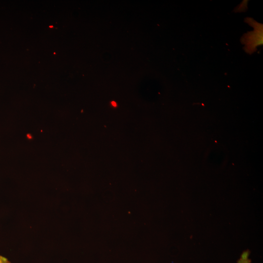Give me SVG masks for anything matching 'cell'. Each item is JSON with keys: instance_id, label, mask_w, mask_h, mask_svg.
I'll return each instance as SVG.
<instances>
[{"instance_id": "6da1fadb", "label": "cell", "mask_w": 263, "mask_h": 263, "mask_svg": "<svg viewBox=\"0 0 263 263\" xmlns=\"http://www.w3.org/2000/svg\"><path fill=\"white\" fill-rule=\"evenodd\" d=\"M249 252L245 251L243 253L241 258L238 261L237 263H251V260L249 259Z\"/></svg>"}, {"instance_id": "3957f363", "label": "cell", "mask_w": 263, "mask_h": 263, "mask_svg": "<svg viewBox=\"0 0 263 263\" xmlns=\"http://www.w3.org/2000/svg\"><path fill=\"white\" fill-rule=\"evenodd\" d=\"M112 105L114 106V107H116V102H115L114 101H112Z\"/></svg>"}, {"instance_id": "7a4b0ae2", "label": "cell", "mask_w": 263, "mask_h": 263, "mask_svg": "<svg viewBox=\"0 0 263 263\" xmlns=\"http://www.w3.org/2000/svg\"><path fill=\"white\" fill-rule=\"evenodd\" d=\"M0 263H9V261L6 258L0 255Z\"/></svg>"}]
</instances>
